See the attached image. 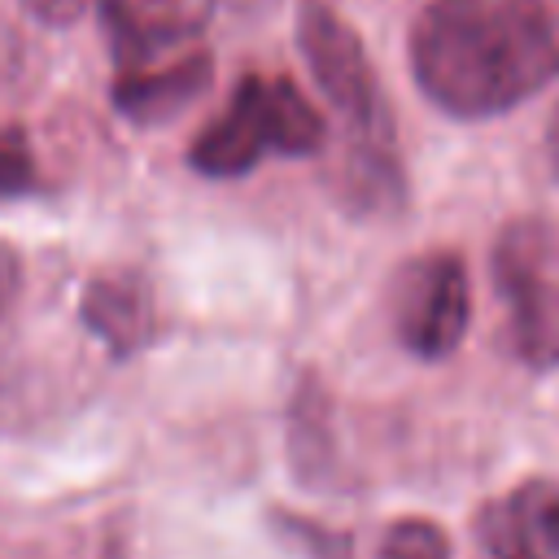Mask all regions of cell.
<instances>
[{"label": "cell", "instance_id": "5bb4252c", "mask_svg": "<svg viewBox=\"0 0 559 559\" xmlns=\"http://www.w3.org/2000/svg\"><path fill=\"white\" fill-rule=\"evenodd\" d=\"M22 9L44 26H70L83 13V0H22Z\"/></svg>", "mask_w": 559, "mask_h": 559}, {"label": "cell", "instance_id": "5b68a950", "mask_svg": "<svg viewBox=\"0 0 559 559\" xmlns=\"http://www.w3.org/2000/svg\"><path fill=\"white\" fill-rule=\"evenodd\" d=\"M389 323L411 358H450L472 328V275L463 253L424 249L406 258L389 280Z\"/></svg>", "mask_w": 559, "mask_h": 559}, {"label": "cell", "instance_id": "6da1fadb", "mask_svg": "<svg viewBox=\"0 0 559 559\" xmlns=\"http://www.w3.org/2000/svg\"><path fill=\"white\" fill-rule=\"evenodd\" d=\"M411 79L432 109L489 122L559 74L550 0H428L406 31Z\"/></svg>", "mask_w": 559, "mask_h": 559}, {"label": "cell", "instance_id": "9c48e42d", "mask_svg": "<svg viewBox=\"0 0 559 559\" xmlns=\"http://www.w3.org/2000/svg\"><path fill=\"white\" fill-rule=\"evenodd\" d=\"M79 319L109 349V358L127 362L157 336V301L140 271H100L83 284Z\"/></svg>", "mask_w": 559, "mask_h": 559}, {"label": "cell", "instance_id": "8fae6325", "mask_svg": "<svg viewBox=\"0 0 559 559\" xmlns=\"http://www.w3.org/2000/svg\"><path fill=\"white\" fill-rule=\"evenodd\" d=\"M376 559H454V550H450V537L437 520L402 515L380 533Z\"/></svg>", "mask_w": 559, "mask_h": 559}, {"label": "cell", "instance_id": "4fadbf2b", "mask_svg": "<svg viewBox=\"0 0 559 559\" xmlns=\"http://www.w3.org/2000/svg\"><path fill=\"white\" fill-rule=\"evenodd\" d=\"M17 293H22V253L0 240V319L9 314Z\"/></svg>", "mask_w": 559, "mask_h": 559}, {"label": "cell", "instance_id": "30bf717a", "mask_svg": "<svg viewBox=\"0 0 559 559\" xmlns=\"http://www.w3.org/2000/svg\"><path fill=\"white\" fill-rule=\"evenodd\" d=\"M288 459L306 485H323L336 472V441H332V397L323 380L310 371L301 376L288 402Z\"/></svg>", "mask_w": 559, "mask_h": 559}, {"label": "cell", "instance_id": "7c38bea8", "mask_svg": "<svg viewBox=\"0 0 559 559\" xmlns=\"http://www.w3.org/2000/svg\"><path fill=\"white\" fill-rule=\"evenodd\" d=\"M39 183L35 170V148L22 127H0V201L31 197Z\"/></svg>", "mask_w": 559, "mask_h": 559}, {"label": "cell", "instance_id": "ba28073f", "mask_svg": "<svg viewBox=\"0 0 559 559\" xmlns=\"http://www.w3.org/2000/svg\"><path fill=\"white\" fill-rule=\"evenodd\" d=\"M210 83H214V57L201 48H188L148 66L114 70V109L135 127H157L183 114L192 100H201Z\"/></svg>", "mask_w": 559, "mask_h": 559}, {"label": "cell", "instance_id": "8992f818", "mask_svg": "<svg viewBox=\"0 0 559 559\" xmlns=\"http://www.w3.org/2000/svg\"><path fill=\"white\" fill-rule=\"evenodd\" d=\"M96 9L114 70H131L197 48L218 0H96Z\"/></svg>", "mask_w": 559, "mask_h": 559}, {"label": "cell", "instance_id": "277c9868", "mask_svg": "<svg viewBox=\"0 0 559 559\" xmlns=\"http://www.w3.org/2000/svg\"><path fill=\"white\" fill-rule=\"evenodd\" d=\"M489 280L502 301L507 345L528 371L559 367V227L542 214H515L489 249Z\"/></svg>", "mask_w": 559, "mask_h": 559}, {"label": "cell", "instance_id": "52a82bcc", "mask_svg": "<svg viewBox=\"0 0 559 559\" xmlns=\"http://www.w3.org/2000/svg\"><path fill=\"white\" fill-rule=\"evenodd\" d=\"M489 559H559V485L546 476L520 480L476 515Z\"/></svg>", "mask_w": 559, "mask_h": 559}, {"label": "cell", "instance_id": "9a60e30c", "mask_svg": "<svg viewBox=\"0 0 559 559\" xmlns=\"http://www.w3.org/2000/svg\"><path fill=\"white\" fill-rule=\"evenodd\" d=\"M22 66H26V44L17 39V31H9L0 22V87L13 83L22 74Z\"/></svg>", "mask_w": 559, "mask_h": 559}, {"label": "cell", "instance_id": "7a4b0ae2", "mask_svg": "<svg viewBox=\"0 0 559 559\" xmlns=\"http://www.w3.org/2000/svg\"><path fill=\"white\" fill-rule=\"evenodd\" d=\"M297 48L341 127V201L362 218L397 214L406 205V166L397 148L393 109L362 35L328 0H297Z\"/></svg>", "mask_w": 559, "mask_h": 559}, {"label": "cell", "instance_id": "3957f363", "mask_svg": "<svg viewBox=\"0 0 559 559\" xmlns=\"http://www.w3.org/2000/svg\"><path fill=\"white\" fill-rule=\"evenodd\" d=\"M328 144L323 114L288 74H240L227 105L192 135L188 166L205 179H240L262 157H314Z\"/></svg>", "mask_w": 559, "mask_h": 559}]
</instances>
